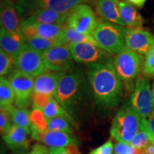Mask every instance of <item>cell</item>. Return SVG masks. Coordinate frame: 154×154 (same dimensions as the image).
<instances>
[{"instance_id": "cell-27", "label": "cell", "mask_w": 154, "mask_h": 154, "mask_svg": "<svg viewBox=\"0 0 154 154\" xmlns=\"http://www.w3.org/2000/svg\"><path fill=\"white\" fill-rule=\"evenodd\" d=\"M2 109V108H1ZM11 113V121L14 124L23 127L30 134L31 131V122H30V113L29 110L26 109L16 108L14 106H11L8 108H6Z\"/></svg>"}, {"instance_id": "cell-2", "label": "cell", "mask_w": 154, "mask_h": 154, "mask_svg": "<svg viewBox=\"0 0 154 154\" xmlns=\"http://www.w3.org/2000/svg\"><path fill=\"white\" fill-rule=\"evenodd\" d=\"M90 89L87 77L82 71L71 69L61 78L54 97L75 121L89 109Z\"/></svg>"}, {"instance_id": "cell-6", "label": "cell", "mask_w": 154, "mask_h": 154, "mask_svg": "<svg viewBox=\"0 0 154 154\" xmlns=\"http://www.w3.org/2000/svg\"><path fill=\"white\" fill-rule=\"evenodd\" d=\"M95 0H18L15 6L22 21L38 9H51L59 13L68 14L75 7Z\"/></svg>"}, {"instance_id": "cell-4", "label": "cell", "mask_w": 154, "mask_h": 154, "mask_svg": "<svg viewBox=\"0 0 154 154\" xmlns=\"http://www.w3.org/2000/svg\"><path fill=\"white\" fill-rule=\"evenodd\" d=\"M143 55L125 47L116 54L113 65L123 84L128 89H132L133 82L143 67Z\"/></svg>"}, {"instance_id": "cell-7", "label": "cell", "mask_w": 154, "mask_h": 154, "mask_svg": "<svg viewBox=\"0 0 154 154\" xmlns=\"http://www.w3.org/2000/svg\"><path fill=\"white\" fill-rule=\"evenodd\" d=\"M99 22L91 7L86 4L77 5L67 14L66 25L82 34L91 35Z\"/></svg>"}, {"instance_id": "cell-22", "label": "cell", "mask_w": 154, "mask_h": 154, "mask_svg": "<svg viewBox=\"0 0 154 154\" xmlns=\"http://www.w3.org/2000/svg\"><path fill=\"white\" fill-rule=\"evenodd\" d=\"M119 9L121 18L130 29L141 28L144 20L134 5L126 1H119Z\"/></svg>"}, {"instance_id": "cell-10", "label": "cell", "mask_w": 154, "mask_h": 154, "mask_svg": "<svg viewBox=\"0 0 154 154\" xmlns=\"http://www.w3.org/2000/svg\"><path fill=\"white\" fill-rule=\"evenodd\" d=\"M15 69L32 77L47 72L48 69L44 63L42 53L25 46L14 61Z\"/></svg>"}, {"instance_id": "cell-21", "label": "cell", "mask_w": 154, "mask_h": 154, "mask_svg": "<svg viewBox=\"0 0 154 154\" xmlns=\"http://www.w3.org/2000/svg\"><path fill=\"white\" fill-rule=\"evenodd\" d=\"M67 14L59 13L51 9H38L24 21L48 24H63L66 22Z\"/></svg>"}, {"instance_id": "cell-16", "label": "cell", "mask_w": 154, "mask_h": 154, "mask_svg": "<svg viewBox=\"0 0 154 154\" xmlns=\"http://www.w3.org/2000/svg\"><path fill=\"white\" fill-rule=\"evenodd\" d=\"M65 73L47 71L38 75L34 79V92L54 96L59 82Z\"/></svg>"}, {"instance_id": "cell-36", "label": "cell", "mask_w": 154, "mask_h": 154, "mask_svg": "<svg viewBox=\"0 0 154 154\" xmlns=\"http://www.w3.org/2000/svg\"><path fill=\"white\" fill-rule=\"evenodd\" d=\"M136 148L124 142L118 141L114 146V154H134Z\"/></svg>"}, {"instance_id": "cell-32", "label": "cell", "mask_w": 154, "mask_h": 154, "mask_svg": "<svg viewBox=\"0 0 154 154\" xmlns=\"http://www.w3.org/2000/svg\"><path fill=\"white\" fill-rule=\"evenodd\" d=\"M53 97L54 96L48 95V94L34 93V92L32 97V103L33 109H41L43 111V109L47 106V105Z\"/></svg>"}, {"instance_id": "cell-43", "label": "cell", "mask_w": 154, "mask_h": 154, "mask_svg": "<svg viewBox=\"0 0 154 154\" xmlns=\"http://www.w3.org/2000/svg\"><path fill=\"white\" fill-rule=\"evenodd\" d=\"M11 154H24V151H14Z\"/></svg>"}, {"instance_id": "cell-11", "label": "cell", "mask_w": 154, "mask_h": 154, "mask_svg": "<svg viewBox=\"0 0 154 154\" xmlns=\"http://www.w3.org/2000/svg\"><path fill=\"white\" fill-rule=\"evenodd\" d=\"M42 57L50 71L66 72L74 66V59L68 44L51 48L42 53Z\"/></svg>"}, {"instance_id": "cell-38", "label": "cell", "mask_w": 154, "mask_h": 154, "mask_svg": "<svg viewBox=\"0 0 154 154\" xmlns=\"http://www.w3.org/2000/svg\"><path fill=\"white\" fill-rule=\"evenodd\" d=\"M113 145L111 140H109L96 149L92 150L89 154H113Z\"/></svg>"}, {"instance_id": "cell-13", "label": "cell", "mask_w": 154, "mask_h": 154, "mask_svg": "<svg viewBox=\"0 0 154 154\" xmlns=\"http://www.w3.org/2000/svg\"><path fill=\"white\" fill-rule=\"evenodd\" d=\"M66 24H48L29 22L27 21L21 22V30L26 38H59L64 29Z\"/></svg>"}, {"instance_id": "cell-40", "label": "cell", "mask_w": 154, "mask_h": 154, "mask_svg": "<svg viewBox=\"0 0 154 154\" xmlns=\"http://www.w3.org/2000/svg\"><path fill=\"white\" fill-rule=\"evenodd\" d=\"M126 1L131 3L133 5L136 6V7L141 8V7H143V5H145L146 2L147 1V0H126Z\"/></svg>"}, {"instance_id": "cell-15", "label": "cell", "mask_w": 154, "mask_h": 154, "mask_svg": "<svg viewBox=\"0 0 154 154\" xmlns=\"http://www.w3.org/2000/svg\"><path fill=\"white\" fill-rule=\"evenodd\" d=\"M33 139L44 143L49 149H60L66 148L67 146L79 143L76 136L72 134L60 131L46 130L43 132L32 134Z\"/></svg>"}, {"instance_id": "cell-28", "label": "cell", "mask_w": 154, "mask_h": 154, "mask_svg": "<svg viewBox=\"0 0 154 154\" xmlns=\"http://www.w3.org/2000/svg\"><path fill=\"white\" fill-rule=\"evenodd\" d=\"M30 122L32 134L47 130V119L41 109H33L30 113Z\"/></svg>"}, {"instance_id": "cell-30", "label": "cell", "mask_w": 154, "mask_h": 154, "mask_svg": "<svg viewBox=\"0 0 154 154\" xmlns=\"http://www.w3.org/2000/svg\"><path fill=\"white\" fill-rule=\"evenodd\" d=\"M14 59L6 53L4 50H0V75L5 76L9 75L14 70Z\"/></svg>"}, {"instance_id": "cell-35", "label": "cell", "mask_w": 154, "mask_h": 154, "mask_svg": "<svg viewBox=\"0 0 154 154\" xmlns=\"http://www.w3.org/2000/svg\"><path fill=\"white\" fill-rule=\"evenodd\" d=\"M140 129L146 131L149 134L151 142L154 144V111L148 118L142 119Z\"/></svg>"}, {"instance_id": "cell-5", "label": "cell", "mask_w": 154, "mask_h": 154, "mask_svg": "<svg viewBox=\"0 0 154 154\" xmlns=\"http://www.w3.org/2000/svg\"><path fill=\"white\" fill-rule=\"evenodd\" d=\"M127 28L109 22H99L91 35L98 46L111 54H117L126 47Z\"/></svg>"}, {"instance_id": "cell-12", "label": "cell", "mask_w": 154, "mask_h": 154, "mask_svg": "<svg viewBox=\"0 0 154 154\" xmlns=\"http://www.w3.org/2000/svg\"><path fill=\"white\" fill-rule=\"evenodd\" d=\"M73 59L77 63L86 65L100 63L112 58L111 54L91 43L68 44Z\"/></svg>"}, {"instance_id": "cell-37", "label": "cell", "mask_w": 154, "mask_h": 154, "mask_svg": "<svg viewBox=\"0 0 154 154\" xmlns=\"http://www.w3.org/2000/svg\"><path fill=\"white\" fill-rule=\"evenodd\" d=\"M50 154H82L76 144H72L66 148L49 149Z\"/></svg>"}, {"instance_id": "cell-20", "label": "cell", "mask_w": 154, "mask_h": 154, "mask_svg": "<svg viewBox=\"0 0 154 154\" xmlns=\"http://www.w3.org/2000/svg\"><path fill=\"white\" fill-rule=\"evenodd\" d=\"M94 2L96 12L103 20L121 26H126L120 16L119 0H95Z\"/></svg>"}, {"instance_id": "cell-34", "label": "cell", "mask_w": 154, "mask_h": 154, "mask_svg": "<svg viewBox=\"0 0 154 154\" xmlns=\"http://www.w3.org/2000/svg\"><path fill=\"white\" fill-rule=\"evenodd\" d=\"M143 71L146 76H154V44L149 52L146 55Z\"/></svg>"}, {"instance_id": "cell-44", "label": "cell", "mask_w": 154, "mask_h": 154, "mask_svg": "<svg viewBox=\"0 0 154 154\" xmlns=\"http://www.w3.org/2000/svg\"><path fill=\"white\" fill-rule=\"evenodd\" d=\"M17 1H18V0H17Z\"/></svg>"}, {"instance_id": "cell-26", "label": "cell", "mask_w": 154, "mask_h": 154, "mask_svg": "<svg viewBox=\"0 0 154 154\" xmlns=\"http://www.w3.org/2000/svg\"><path fill=\"white\" fill-rule=\"evenodd\" d=\"M15 101V94L8 79L1 76L0 79V106L8 108L13 106Z\"/></svg>"}, {"instance_id": "cell-33", "label": "cell", "mask_w": 154, "mask_h": 154, "mask_svg": "<svg viewBox=\"0 0 154 154\" xmlns=\"http://www.w3.org/2000/svg\"><path fill=\"white\" fill-rule=\"evenodd\" d=\"M11 116L9 111L6 108H2L0 111V132L2 136L8 133L11 128Z\"/></svg>"}, {"instance_id": "cell-39", "label": "cell", "mask_w": 154, "mask_h": 154, "mask_svg": "<svg viewBox=\"0 0 154 154\" xmlns=\"http://www.w3.org/2000/svg\"><path fill=\"white\" fill-rule=\"evenodd\" d=\"M27 154H50V150H49L47 146L36 143L32 146V150Z\"/></svg>"}, {"instance_id": "cell-8", "label": "cell", "mask_w": 154, "mask_h": 154, "mask_svg": "<svg viewBox=\"0 0 154 154\" xmlns=\"http://www.w3.org/2000/svg\"><path fill=\"white\" fill-rule=\"evenodd\" d=\"M131 105L142 119H146L153 112V98L149 79L138 77L131 97Z\"/></svg>"}, {"instance_id": "cell-42", "label": "cell", "mask_w": 154, "mask_h": 154, "mask_svg": "<svg viewBox=\"0 0 154 154\" xmlns=\"http://www.w3.org/2000/svg\"><path fill=\"white\" fill-rule=\"evenodd\" d=\"M152 98H153V103L154 106V83L153 85V88H152Z\"/></svg>"}, {"instance_id": "cell-1", "label": "cell", "mask_w": 154, "mask_h": 154, "mask_svg": "<svg viewBox=\"0 0 154 154\" xmlns=\"http://www.w3.org/2000/svg\"><path fill=\"white\" fill-rule=\"evenodd\" d=\"M85 73L95 104L106 110L116 107L121 101L124 84L116 71L113 58L86 65Z\"/></svg>"}, {"instance_id": "cell-25", "label": "cell", "mask_w": 154, "mask_h": 154, "mask_svg": "<svg viewBox=\"0 0 154 154\" xmlns=\"http://www.w3.org/2000/svg\"><path fill=\"white\" fill-rule=\"evenodd\" d=\"M43 112L47 120L53 118H57V117H63V118H65L70 121L72 125L76 126V122L74 121V119L66 112V111L61 106L60 103L56 100L54 97H53L51 99V101L49 102L47 106L43 109Z\"/></svg>"}, {"instance_id": "cell-41", "label": "cell", "mask_w": 154, "mask_h": 154, "mask_svg": "<svg viewBox=\"0 0 154 154\" xmlns=\"http://www.w3.org/2000/svg\"><path fill=\"white\" fill-rule=\"evenodd\" d=\"M146 154H154V144L151 142L144 148Z\"/></svg>"}, {"instance_id": "cell-31", "label": "cell", "mask_w": 154, "mask_h": 154, "mask_svg": "<svg viewBox=\"0 0 154 154\" xmlns=\"http://www.w3.org/2000/svg\"><path fill=\"white\" fill-rule=\"evenodd\" d=\"M151 142V138L149 134L143 129H140L137 134L134 136L131 141L130 142V145L136 149H144L148 144Z\"/></svg>"}, {"instance_id": "cell-17", "label": "cell", "mask_w": 154, "mask_h": 154, "mask_svg": "<svg viewBox=\"0 0 154 154\" xmlns=\"http://www.w3.org/2000/svg\"><path fill=\"white\" fill-rule=\"evenodd\" d=\"M0 18L1 28L12 33L22 34L16 6L12 0H2Z\"/></svg>"}, {"instance_id": "cell-18", "label": "cell", "mask_w": 154, "mask_h": 154, "mask_svg": "<svg viewBox=\"0 0 154 154\" xmlns=\"http://www.w3.org/2000/svg\"><path fill=\"white\" fill-rule=\"evenodd\" d=\"M0 46L2 49L12 57L15 60L26 46V37L23 34L12 33L1 28Z\"/></svg>"}, {"instance_id": "cell-24", "label": "cell", "mask_w": 154, "mask_h": 154, "mask_svg": "<svg viewBox=\"0 0 154 154\" xmlns=\"http://www.w3.org/2000/svg\"><path fill=\"white\" fill-rule=\"evenodd\" d=\"M26 44L29 47L43 53L51 48L63 45L60 38H26Z\"/></svg>"}, {"instance_id": "cell-19", "label": "cell", "mask_w": 154, "mask_h": 154, "mask_svg": "<svg viewBox=\"0 0 154 154\" xmlns=\"http://www.w3.org/2000/svg\"><path fill=\"white\" fill-rule=\"evenodd\" d=\"M27 131L18 125H11L8 133L2 136L4 140L9 149L14 151H24L27 149L30 145V140L28 138Z\"/></svg>"}, {"instance_id": "cell-23", "label": "cell", "mask_w": 154, "mask_h": 154, "mask_svg": "<svg viewBox=\"0 0 154 154\" xmlns=\"http://www.w3.org/2000/svg\"><path fill=\"white\" fill-rule=\"evenodd\" d=\"M61 42L63 44H72L76 43H91L98 46L93 36L90 34H82L76 32L73 29L66 25L60 37ZM99 47V46H98Z\"/></svg>"}, {"instance_id": "cell-14", "label": "cell", "mask_w": 154, "mask_h": 154, "mask_svg": "<svg viewBox=\"0 0 154 154\" xmlns=\"http://www.w3.org/2000/svg\"><path fill=\"white\" fill-rule=\"evenodd\" d=\"M126 46L141 55H146L153 47L154 36L141 28H127L125 36Z\"/></svg>"}, {"instance_id": "cell-3", "label": "cell", "mask_w": 154, "mask_h": 154, "mask_svg": "<svg viewBox=\"0 0 154 154\" xmlns=\"http://www.w3.org/2000/svg\"><path fill=\"white\" fill-rule=\"evenodd\" d=\"M142 118L132 106L125 104L116 113L111 127V136L119 142L130 143L140 129Z\"/></svg>"}, {"instance_id": "cell-9", "label": "cell", "mask_w": 154, "mask_h": 154, "mask_svg": "<svg viewBox=\"0 0 154 154\" xmlns=\"http://www.w3.org/2000/svg\"><path fill=\"white\" fill-rule=\"evenodd\" d=\"M8 79L14 91L15 105L21 109L29 106L34 93V77L15 69L9 75Z\"/></svg>"}, {"instance_id": "cell-29", "label": "cell", "mask_w": 154, "mask_h": 154, "mask_svg": "<svg viewBox=\"0 0 154 154\" xmlns=\"http://www.w3.org/2000/svg\"><path fill=\"white\" fill-rule=\"evenodd\" d=\"M72 124L68 119L63 117H57L47 120V130L53 131H60L66 134H73L74 130Z\"/></svg>"}]
</instances>
